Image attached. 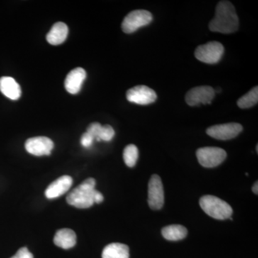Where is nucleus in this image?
<instances>
[{"instance_id": "obj_1", "label": "nucleus", "mask_w": 258, "mask_h": 258, "mask_svg": "<svg viewBox=\"0 0 258 258\" xmlns=\"http://www.w3.org/2000/svg\"><path fill=\"white\" fill-rule=\"evenodd\" d=\"M239 19L234 5L229 1H221L217 4L215 18L209 24L212 32L230 34L238 30Z\"/></svg>"}, {"instance_id": "obj_2", "label": "nucleus", "mask_w": 258, "mask_h": 258, "mask_svg": "<svg viewBox=\"0 0 258 258\" xmlns=\"http://www.w3.org/2000/svg\"><path fill=\"white\" fill-rule=\"evenodd\" d=\"M96 180L88 178L75 188L67 196V203L70 205L79 209L91 208L94 203V195L96 189Z\"/></svg>"}, {"instance_id": "obj_3", "label": "nucleus", "mask_w": 258, "mask_h": 258, "mask_svg": "<svg viewBox=\"0 0 258 258\" xmlns=\"http://www.w3.org/2000/svg\"><path fill=\"white\" fill-rule=\"evenodd\" d=\"M200 205L207 215L216 220H227L230 218L233 213V210L228 203L212 195L201 198Z\"/></svg>"}, {"instance_id": "obj_4", "label": "nucleus", "mask_w": 258, "mask_h": 258, "mask_svg": "<svg viewBox=\"0 0 258 258\" xmlns=\"http://www.w3.org/2000/svg\"><path fill=\"white\" fill-rule=\"evenodd\" d=\"M153 16L150 12L144 10H137L128 13L121 24L122 30L125 33L131 34L139 28L152 23Z\"/></svg>"}, {"instance_id": "obj_5", "label": "nucleus", "mask_w": 258, "mask_h": 258, "mask_svg": "<svg viewBox=\"0 0 258 258\" xmlns=\"http://www.w3.org/2000/svg\"><path fill=\"white\" fill-rule=\"evenodd\" d=\"M224 50L223 45L220 42H209L197 47L195 55L198 60L205 63L215 64L220 60Z\"/></svg>"}, {"instance_id": "obj_6", "label": "nucleus", "mask_w": 258, "mask_h": 258, "mask_svg": "<svg viewBox=\"0 0 258 258\" xmlns=\"http://www.w3.org/2000/svg\"><path fill=\"white\" fill-rule=\"evenodd\" d=\"M197 157L204 167L213 168L221 164L227 157V153L219 147H203L197 151Z\"/></svg>"}, {"instance_id": "obj_7", "label": "nucleus", "mask_w": 258, "mask_h": 258, "mask_svg": "<svg viewBox=\"0 0 258 258\" xmlns=\"http://www.w3.org/2000/svg\"><path fill=\"white\" fill-rule=\"evenodd\" d=\"M148 203L152 210H159L164 204V187L161 178L157 174L152 176L149 182Z\"/></svg>"}, {"instance_id": "obj_8", "label": "nucleus", "mask_w": 258, "mask_h": 258, "mask_svg": "<svg viewBox=\"0 0 258 258\" xmlns=\"http://www.w3.org/2000/svg\"><path fill=\"white\" fill-rule=\"evenodd\" d=\"M243 130L240 123H228L215 125L207 129V134L210 137L218 140H230L235 138Z\"/></svg>"}, {"instance_id": "obj_9", "label": "nucleus", "mask_w": 258, "mask_h": 258, "mask_svg": "<svg viewBox=\"0 0 258 258\" xmlns=\"http://www.w3.org/2000/svg\"><path fill=\"white\" fill-rule=\"evenodd\" d=\"M215 96V90L210 86H199L191 88L186 93V103L189 106H195L201 104H210Z\"/></svg>"}, {"instance_id": "obj_10", "label": "nucleus", "mask_w": 258, "mask_h": 258, "mask_svg": "<svg viewBox=\"0 0 258 258\" xmlns=\"http://www.w3.org/2000/svg\"><path fill=\"white\" fill-rule=\"evenodd\" d=\"M129 102L139 105H149L157 100V93L152 88L146 86H137L131 88L126 93Z\"/></svg>"}, {"instance_id": "obj_11", "label": "nucleus", "mask_w": 258, "mask_h": 258, "mask_svg": "<svg viewBox=\"0 0 258 258\" xmlns=\"http://www.w3.org/2000/svg\"><path fill=\"white\" fill-rule=\"evenodd\" d=\"M54 148L53 142L45 137H33L28 139L25 142V149L32 155H50Z\"/></svg>"}, {"instance_id": "obj_12", "label": "nucleus", "mask_w": 258, "mask_h": 258, "mask_svg": "<svg viewBox=\"0 0 258 258\" xmlns=\"http://www.w3.org/2000/svg\"><path fill=\"white\" fill-rule=\"evenodd\" d=\"M73 184V179L70 176L64 175L52 181L45 190L47 199H55L67 192Z\"/></svg>"}, {"instance_id": "obj_13", "label": "nucleus", "mask_w": 258, "mask_h": 258, "mask_svg": "<svg viewBox=\"0 0 258 258\" xmlns=\"http://www.w3.org/2000/svg\"><path fill=\"white\" fill-rule=\"evenodd\" d=\"M86 72L82 68H76L68 74L64 81V88L71 94H77L81 91L83 81L86 79Z\"/></svg>"}, {"instance_id": "obj_14", "label": "nucleus", "mask_w": 258, "mask_h": 258, "mask_svg": "<svg viewBox=\"0 0 258 258\" xmlns=\"http://www.w3.org/2000/svg\"><path fill=\"white\" fill-rule=\"evenodd\" d=\"M0 91L4 96L13 101H16L20 98L22 94L20 85L13 78H0Z\"/></svg>"}, {"instance_id": "obj_15", "label": "nucleus", "mask_w": 258, "mask_h": 258, "mask_svg": "<svg viewBox=\"0 0 258 258\" xmlns=\"http://www.w3.org/2000/svg\"><path fill=\"white\" fill-rule=\"evenodd\" d=\"M69 35V28L66 24L59 22L52 25L46 36L47 41L52 45L63 43Z\"/></svg>"}, {"instance_id": "obj_16", "label": "nucleus", "mask_w": 258, "mask_h": 258, "mask_svg": "<svg viewBox=\"0 0 258 258\" xmlns=\"http://www.w3.org/2000/svg\"><path fill=\"white\" fill-rule=\"evenodd\" d=\"M53 240L57 247L64 249L72 248L76 244V235L71 229H61L56 232Z\"/></svg>"}, {"instance_id": "obj_17", "label": "nucleus", "mask_w": 258, "mask_h": 258, "mask_svg": "<svg viewBox=\"0 0 258 258\" xmlns=\"http://www.w3.org/2000/svg\"><path fill=\"white\" fill-rule=\"evenodd\" d=\"M102 258H129L128 247L122 243L108 244L103 249Z\"/></svg>"}, {"instance_id": "obj_18", "label": "nucleus", "mask_w": 258, "mask_h": 258, "mask_svg": "<svg viewBox=\"0 0 258 258\" xmlns=\"http://www.w3.org/2000/svg\"><path fill=\"white\" fill-rule=\"evenodd\" d=\"M187 232L186 227L180 225L166 226L161 230L163 237L169 241L183 240L187 235Z\"/></svg>"}, {"instance_id": "obj_19", "label": "nucleus", "mask_w": 258, "mask_h": 258, "mask_svg": "<svg viewBox=\"0 0 258 258\" xmlns=\"http://www.w3.org/2000/svg\"><path fill=\"white\" fill-rule=\"evenodd\" d=\"M258 102V87L255 86L252 90L241 97L237 101V106L242 109L251 108L257 104Z\"/></svg>"}, {"instance_id": "obj_20", "label": "nucleus", "mask_w": 258, "mask_h": 258, "mask_svg": "<svg viewBox=\"0 0 258 258\" xmlns=\"http://www.w3.org/2000/svg\"><path fill=\"white\" fill-rule=\"evenodd\" d=\"M123 160L128 167H134L137 164L139 158V150L134 144L126 146L123 150Z\"/></svg>"}, {"instance_id": "obj_21", "label": "nucleus", "mask_w": 258, "mask_h": 258, "mask_svg": "<svg viewBox=\"0 0 258 258\" xmlns=\"http://www.w3.org/2000/svg\"><path fill=\"white\" fill-rule=\"evenodd\" d=\"M115 135V132L113 127L109 125H102L98 139L100 141L110 142L113 139Z\"/></svg>"}, {"instance_id": "obj_22", "label": "nucleus", "mask_w": 258, "mask_h": 258, "mask_svg": "<svg viewBox=\"0 0 258 258\" xmlns=\"http://www.w3.org/2000/svg\"><path fill=\"white\" fill-rule=\"evenodd\" d=\"M102 125L99 123H91L87 128V133L91 134V136L96 139L98 142H100L99 139H98V136H99L100 132H101Z\"/></svg>"}, {"instance_id": "obj_23", "label": "nucleus", "mask_w": 258, "mask_h": 258, "mask_svg": "<svg viewBox=\"0 0 258 258\" xmlns=\"http://www.w3.org/2000/svg\"><path fill=\"white\" fill-rule=\"evenodd\" d=\"M94 141V138L91 135L86 132L83 134L82 137L81 138V144L83 147L88 148L91 147Z\"/></svg>"}, {"instance_id": "obj_24", "label": "nucleus", "mask_w": 258, "mask_h": 258, "mask_svg": "<svg viewBox=\"0 0 258 258\" xmlns=\"http://www.w3.org/2000/svg\"><path fill=\"white\" fill-rule=\"evenodd\" d=\"M10 258H33V254L28 250L27 247H22L14 256Z\"/></svg>"}, {"instance_id": "obj_25", "label": "nucleus", "mask_w": 258, "mask_h": 258, "mask_svg": "<svg viewBox=\"0 0 258 258\" xmlns=\"http://www.w3.org/2000/svg\"><path fill=\"white\" fill-rule=\"evenodd\" d=\"M103 196L101 192L98 191H96L94 195V203L97 204L101 203L103 201Z\"/></svg>"}, {"instance_id": "obj_26", "label": "nucleus", "mask_w": 258, "mask_h": 258, "mask_svg": "<svg viewBox=\"0 0 258 258\" xmlns=\"http://www.w3.org/2000/svg\"><path fill=\"white\" fill-rule=\"evenodd\" d=\"M252 191H253V193L254 194V195H257V194H258L257 181H256V182L254 183L253 186H252Z\"/></svg>"}]
</instances>
